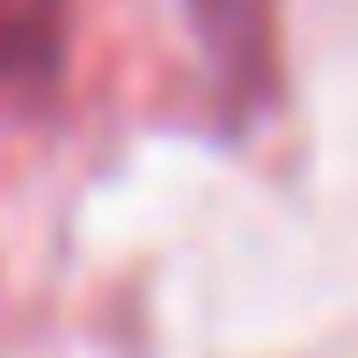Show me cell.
Here are the masks:
<instances>
[{"instance_id":"cell-1","label":"cell","mask_w":358,"mask_h":358,"mask_svg":"<svg viewBox=\"0 0 358 358\" xmlns=\"http://www.w3.org/2000/svg\"><path fill=\"white\" fill-rule=\"evenodd\" d=\"M190 29L198 52L234 95H249L271 66V37H278V0H190Z\"/></svg>"},{"instance_id":"cell-2","label":"cell","mask_w":358,"mask_h":358,"mask_svg":"<svg viewBox=\"0 0 358 358\" xmlns=\"http://www.w3.org/2000/svg\"><path fill=\"white\" fill-rule=\"evenodd\" d=\"M66 37V0H0V80L52 73Z\"/></svg>"}]
</instances>
